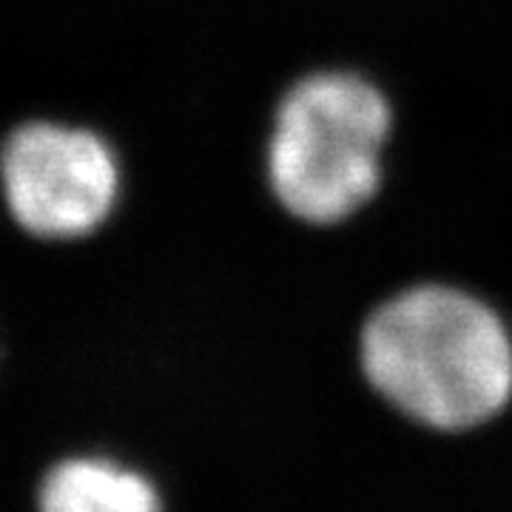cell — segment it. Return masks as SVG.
<instances>
[{
	"label": "cell",
	"instance_id": "7a4b0ae2",
	"mask_svg": "<svg viewBox=\"0 0 512 512\" xmlns=\"http://www.w3.org/2000/svg\"><path fill=\"white\" fill-rule=\"evenodd\" d=\"M399 106L356 63H316L279 89L262 143V180L279 214L325 234L359 222L390 185Z\"/></svg>",
	"mask_w": 512,
	"mask_h": 512
},
{
	"label": "cell",
	"instance_id": "277c9868",
	"mask_svg": "<svg viewBox=\"0 0 512 512\" xmlns=\"http://www.w3.org/2000/svg\"><path fill=\"white\" fill-rule=\"evenodd\" d=\"M35 512H165L160 487L114 456L57 458L37 478Z\"/></svg>",
	"mask_w": 512,
	"mask_h": 512
},
{
	"label": "cell",
	"instance_id": "6da1fadb",
	"mask_svg": "<svg viewBox=\"0 0 512 512\" xmlns=\"http://www.w3.org/2000/svg\"><path fill=\"white\" fill-rule=\"evenodd\" d=\"M353 350L367 387L427 430H478L512 404L510 313L456 276L387 288L359 316Z\"/></svg>",
	"mask_w": 512,
	"mask_h": 512
},
{
	"label": "cell",
	"instance_id": "3957f363",
	"mask_svg": "<svg viewBox=\"0 0 512 512\" xmlns=\"http://www.w3.org/2000/svg\"><path fill=\"white\" fill-rule=\"evenodd\" d=\"M9 214L40 239L89 237L120 194L117 157L94 131L57 123L15 128L0 151Z\"/></svg>",
	"mask_w": 512,
	"mask_h": 512
}]
</instances>
